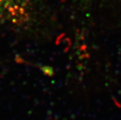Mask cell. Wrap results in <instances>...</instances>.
<instances>
[{
	"label": "cell",
	"mask_w": 121,
	"mask_h": 120,
	"mask_svg": "<svg viewBox=\"0 0 121 120\" xmlns=\"http://www.w3.org/2000/svg\"><path fill=\"white\" fill-rule=\"evenodd\" d=\"M30 0H0V24L17 20L24 15Z\"/></svg>",
	"instance_id": "obj_1"
}]
</instances>
